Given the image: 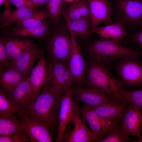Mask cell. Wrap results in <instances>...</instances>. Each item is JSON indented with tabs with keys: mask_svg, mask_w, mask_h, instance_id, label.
<instances>
[{
	"mask_svg": "<svg viewBox=\"0 0 142 142\" xmlns=\"http://www.w3.org/2000/svg\"><path fill=\"white\" fill-rule=\"evenodd\" d=\"M63 94L54 91L49 80L35 100L21 110L29 117L40 121L52 130L58 122L60 102Z\"/></svg>",
	"mask_w": 142,
	"mask_h": 142,
	"instance_id": "obj_1",
	"label": "cell"
},
{
	"mask_svg": "<svg viewBox=\"0 0 142 142\" xmlns=\"http://www.w3.org/2000/svg\"><path fill=\"white\" fill-rule=\"evenodd\" d=\"M106 65L91 60L87 64L84 81L88 87L118 100L124 88L121 82L113 75Z\"/></svg>",
	"mask_w": 142,
	"mask_h": 142,
	"instance_id": "obj_2",
	"label": "cell"
},
{
	"mask_svg": "<svg viewBox=\"0 0 142 142\" xmlns=\"http://www.w3.org/2000/svg\"><path fill=\"white\" fill-rule=\"evenodd\" d=\"M88 52L91 60L106 64L126 57L139 58L142 55V51L125 47L117 41L102 38L92 41Z\"/></svg>",
	"mask_w": 142,
	"mask_h": 142,
	"instance_id": "obj_3",
	"label": "cell"
},
{
	"mask_svg": "<svg viewBox=\"0 0 142 142\" xmlns=\"http://www.w3.org/2000/svg\"><path fill=\"white\" fill-rule=\"evenodd\" d=\"M113 18L122 24L130 34L142 28V2L135 0H114Z\"/></svg>",
	"mask_w": 142,
	"mask_h": 142,
	"instance_id": "obj_4",
	"label": "cell"
},
{
	"mask_svg": "<svg viewBox=\"0 0 142 142\" xmlns=\"http://www.w3.org/2000/svg\"><path fill=\"white\" fill-rule=\"evenodd\" d=\"M79 109L80 115L88 123L97 142H101L118 124V120L100 116L89 107L84 105Z\"/></svg>",
	"mask_w": 142,
	"mask_h": 142,
	"instance_id": "obj_5",
	"label": "cell"
},
{
	"mask_svg": "<svg viewBox=\"0 0 142 142\" xmlns=\"http://www.w3.org/2000/svg\"><path fill=\"white\" fill-rule=\"evenodd\" d=\"M116 70L120 78L125 84L133 86L142 85V64L139 58L129 57L120 59Z\"/></svg>",
	"mask_w": 142,
	"mask_h": 142,
	"instance_id": "obj_6",
	"label": "cell"
},
{
	"mask_svg": "<svg viewBox=\"0 0 142 142\" xmlns=\"http://www.w3.org/2000/svg\"><path fill=\"white\" fill-rule=\"evenodd\" d=\"M49 67V80L52 88L56 92L63 94L66 89L71 87L73 82L68 65L63 62L52 60Z\"/></svg>",
	"mask_w": 142,
	"mask_h": 142,
	"instance_id": "obj_7",
	"label": "cell"
},
{
	"mask_svg": "<svg viewBox=\"0 0 142 142\" xmlns=\"http://www.w3.org/2000/svg\"><path fill=\"white\" fill-rule=\"evenodd\" d=\"M72 89L71 87L66 89L62 95L58 116V125L56 141L61 142L68 124L74 118L75 103L72 97Z\"/></svg>",
	"mask_w": 142,
	"mask_h": 142,
	"instance_id": "obj_8",
	"label": "cell"
},
{
	"mask_svg": "<svg viewBox=\"0 0 142 142\" xmlns=\"http://www.w3.org/2000/svg\"><path fill=\"white\" fill-rule=\"evenodd\" d=\"M69 31L71 38V48L68 65L73 82L80 84L84 81V74L87 64L83 57L80 47L76 41L74 35L71 31Z\"/></svg>",
	"mask_w": 142,
	"mask_h": 142,
	"instance_id": "obj_9",
	"label": "cell"
},
{
	"mask_svg": "<svg viewBox=\"0 0 142 142\" xmlns=\"http://www.w3.org/2000/svg\"><path fill=\"white\" fill-rule=\"evenodd\" d=\"M75 103V115L73 121L74 128L69 133L63 135L61 142H97L95 136L86 125L85 120L80 117L78 101Z\"/></svg>",
	"mask_w": 142,
	"mask_h": 142,
	"instance_id": "obj_10",
	"label": "cell"
},
{
	"mask_svg": "<svg viewBox=\"0 0 142 142\" xmlns=\"http://www.w3.org/2000/svg\"><path fill=\"white\" fill-rule=\"evenodd\" d=\"M89 9L91 28L102 23H113L112 3L109 0H86Z\"/></svg>",
	"mask_w": 142,
	"mask_h": 142,
	"instance_id": "obj_11",
	"label": "cell"
},
{
	"mask_svg": "<svg viewBox=\"0 0 142 142\" xmlns=\"http://www.w3.org/2000/svg\"><path fill=\"white\" fill-rule=\"evenodd\" d=\"M23 129L28 135L31 142H51L53 140L46 125L28 117L23 113L18 114Z\"/></svg>",
	"mask_w": 142,
	"mask_h": 142,
	"instance_id": "obj_12",
	"label": "cell"
},
{
	"mask_svg": "<svg viewBox=\"0 0 142 142\" xmlns=\"http://www.w3.org/2000/svg\"><path fill=\"white\" fill-rule=\"evenodd\" d=\"M50 77L49 64H48L43 54L39 58L29 77L32 89V95L28 103L35 100L41 89L49 80Z\"/></svg>",
	"mask_w": 142,
	"mask_h": 142,
	"instance_id": "obj_13",
	"label": "cell"
},
{
	"mask_svg": "<svg viewBox=\"0 0 142 142\" xmlns=\"http://www.w3.org/2000/svg\"><path fill=\"white\" fill-rule=\"evenodd\" d=\"M71 48L70 35L63 31L56 33L50 40L48 49L52 60L63 62L68 65Z\"/></svg>",
	"mask_w": 142,
	"mask_h": 142,
	"instance_id": "obj_14",
	"label": "cell"
},
{
	"mask_svg": "<svg viewBox=\"0 0 142 142\" xmlns=\"http://www.w3.org/2000/svg\"><path fill=\"white\" fill-rule=\"evenodd\" d=\"M77 101L89 108L109 102H117L113 97L96 90L87 87H77L72 89Z\"/></svg>",
	"mask_w": 142,
	"mask_h": 142,
	"instance_id": "obj_15",
	"label": "cell"
},
{
	"mask_svg": "<svg viewBox=\"0 0 142 142\" xmlns=\"http://www.w3.org/2000/svg\"><path fill=\"white\" fill-rule=\"evenodd\" d=\"M42 54V50L35 46L2 67L14 68L23 75L28 76L31 73L34 63Z\"/></svg>",
	"mask_w": 142,
	"mask_h": 142,
	"instance_id": "obj_16",
	"label": "cell"
},
{
	"mask_svg": "<svg viewBox=\"0 0 142 142\" xmlns=\"http://www.w3.org/2000/svg\"><path fill=\"white\" fill-rule=\"evenodd\" d=\"M121 125L122 128L129 135L138 138L141 136L142 113L141 111L129 105L126 110Z\"/></svg>",
	"mask_w": 142,
	"mask_h": 142,
	"instance_id": "obj_17",
	"label": "cell"
},
{
	"mask_svg": "<svg viewBox=\"0 0 142 142\" xmlns=\"http://www.w3.org/2000/svg\"><path fill=\"white\" fill-rule=\"evenodd\" d=\"M0 41L4 45L10 62L35 47L33 41L30 39L3 38Z\"/></svg>",
	"mask_w": 142,
	"mask_h": 142,
	"instance_id": "obj_18",
	"label": "cell"
},
{
	"mask_svg": "<svg viewBox=\"0 0 142 142\" xmlns=\"http://www.w3.org/2000/svg\"><path fill=\"white\" fill-rule=\"evenodd\" d=\"M27 76L14 68L0 67V89L8 95Z\"/></svg>",
	"mask_w": 142,
	"mask_h": 142,
	"instance_id": "obj_19",
	"label": "cell"
},
{
	"mask_svg": "<svg viewBox=\"0 0 142 142\" xmlns=\"http://www.w3.org/2000/svg\"><path fill=\"white\" fill-rule=\"evenodd\" d=\"M91 31L92 33L97 34L101 38L119 42L130 34L122 24L115 21L103 26L92 28Z\"/></svg>",
	"mask_w": 142,
	"mask_h": 142,
	"instance_id": "obj_20",
	"label": "cell"
},
{
	"mask_svg": "<svg viewBox=\"0 0 142 142\" xmlns=\"http://www.w3.org/2000/svg\"><path fill=\"white\" fill-rule=\"evenodd\" d=\"M31 95V86L27 76L7 96L21 110L29 103Z\"/></svg>",
	"mask_w": 142,
	"mask_h": 142,
	"instance_id": "obj_21",
	"label": "cell"
},
{
	"mask_svg": "<svg viewBox=\"0 0 142 142\" xmlns=\"http://www.w3.org/2000/svg\"><path fill=\"white\" fill-rule=\"evenodd\" d=\"M89 108L100 116L118 120L123 117L126 110L124 105L117 102L108 103Z\"/></svg>",
	"mask_w": 142,
	"mask_h": 142,
	"instance_id": "obj_22",
	"label": "cell"
},
{
	"mask_svg": "<svg viewBox=\"0 0 142 142\" xmlns=\"http://www.w3.org/2000/svg\"><path fill=\"white\" fill-rule=\"evenodd\" d=\"M23 130L17 115L0 114V135H12Z\"/></svg>",
	"mask_w": 142,
	"mask_h": 142,
	"instance_id": "obj_23",
	"label": "cell"
},
{
	"mask_svg": "<svg viewBox=\"0 0 142 142\" xmlns=\"http://www.w3.org/2000/svg\"><path fill=\"white\" fill-rule=\"evenodd\" d=\"M61 15L64 17L66 21L75 20L90 17L86 0H75L67 10L62 11Z\"/></svg>",
	"mask_w": 142,
	"mask_h": 142,
	"instance_id": "obj_24",
	"label": "cell"
},
{
	"mask_svg": "<svg viewBox=\"0 0 142 142\" xmlns=\"http://www.w3.org/2000/svg\"><path fill=\"white\" fill-rule=\"evenodd\" d=\"M48 29L47 22L36 27H23L16 26L12 28L11 33L14 36L28 37L36 38L43 37Z\"/></svg>",
	"mask_w": 142,
	"mask_h": 142,
	"instance_id": "obj_25",
	"label": "cell"
},
{
	"mask_svg": "<svg viewBox=\"0 0 142 142\" xmlns=\"http://www.w3.org/2000/svg\"><path fill=\"white\" fill-rule=\"evenodd\" d=\"M66 22L69 30L71 31L74 36L85 38L88 37L91 33L90 17L77 20L66 21Z\"/></svg>",
	"mask_w": 142,
	"mask_h": 142,
	"instance_id": "obj_26",
	"label": "cell"
},
{
	"mask_svg": "<svg viewBox=\"0 0 142 142\" xmlns=\"http://www.w3.org/2000/svg\"><path fill=\"white\" fill-rule=\"evenodd\" d=\"M118 100L124 104H128L142 111V89L132 90L123 89Z\"/></svg>",
	"mask_w": 142,
	"mask_h": 142,
	"instance_id": "obj_27",
	"label": "cell"
},
{
	"mask_svg": "<svg viewBox=\"0 0 142 142\" xmlns=\"http://www.w3.org/2000/svg\"><path fill=\"white\" fill-rule=\"evenodd\" d=\"M48 17L47 9H41L35 12L28 18L18 21L14 24L23 27L38 26L46 22Z\"/></svg>",
	"mask_w": 142,
	"mask_h": 142,
	"instance_id": "obj_28",
	"label": "cell"
},
{
	"mask_svg": "<svg viewBox=\"0 0 142 142\" xmlns=\"http://www.w3.org/2000/svg\"><path fill=\"white\" fill-rule=\"evenodd\" d=\"M36 12L34 8L22 7L17 8L14 12L0 26L4 28L20 20L27 18Z\"/></svg>",
	"mask_w": 142,
	"mask_h": 142,
	"instance_id": "obj_29",
	"label": "cell"
},
{
	"mask_svg": "<svg viewBox=\"0 0 142 142\" xmlns=\"http://www.w3.org/2000/svg\"><path fill=\"white\" fill-rule=\"evenodd\" d=\"M15 113L21 114L23 112L0 89V114L9 116Z\"/></svg>",
	"mask_w": 142,
	"mask_h": 142,
	"instance_id": "obj_30",
	"label": "cell"
},
{
	"mask_svg": "<svg viewBox=\"0 0 142 142\" xmlns=\"http://www.w3.org/2000/svg\"><path fill=\"white\" fill-rule=\"evenodd\" d=\"M129 135L118 124L101 141L102 142L131 141Z\"/></svg>",
	"mask_w": 142,
	"mask_h": 142,
	"instance_id": "obj_31",
	"label": "cell"
},
{
	"mask_svg": "<svg viewBox=\"0 0 142 142\" xmlns=\"http://www.w3.org/2000/svg\"><path fill=\"white\" fill-rule=\"evenodd\" d=\"M63 0H49L47 4V10L48 17L52 20H57L62 11Z\"/></svg>",
	"mask_w": 142,
	"mask_h": 142,
	"instance_id": "obj_32",
	"label": "cell"
},
{
	"mask_svg": "<svg viewBox=\"0 0 142 142\" xmlns=\"http://www.w3.org/2000/svg\"><path fill=\"white\" fill-rule=\"evenodd\" d=\"M29 137L24 130L12 135H0V142H30Z\"/></svg>",
	"mask_w": 142,
	"mask_h": 142,
	"instance_id": "obj_33",
	"label": "cell"
},
{
	"mask_svg": "<svg viewBox=\"0 0 142 142\" xmlns=\"http://www.w3.org/2000/svg\"><path fill=\"white\" fill-rule=\"evenodd\" d=\"M129 42L138 48L142 50V28L127 37Z\"/></svg>",
	"mask_w": 142,
	"mask_h": 142,
	"instance_id": "obj_34",
	"label": "cell"
},
{
	"mask_svg": "<svg viewBox=\"0 0 142 142\" xmlns=\"http://www.w3.org/2000/svg\"><path fill=\"white\" fill-rule=\"evenodd\" d=\"M9 4H12L17 8L22 7L34 8L35 6L29 0H7Z\"/></svg>",
	"mask_w": 142,
	"mask_h": 142,
	"instance_id": "obj_35",
	"label": "cell"
},
{
	"mask_svg": "<svg viewBox=\"0 0 142 142\" xmlns=\"http://www.w3.org/2000/svg\"><path fill=\"white\" fill-rule=\"evenodd\" d=\"M10 62L6 49L4 45L0 41V67Z\"/></svg>",
	"mask_w": 142,
	"mask_h": 142,
	"instance_id": "obj_36",
	"label": "cell"
},
{
	"mask_svg": "<svg viewBox=\"0 0 142 142\" xmlns=\"http://www.w3.org/2000/svg\"><path fill=\"white\" fill-rule=\"evenodd\" d=\"M36 7L42 6L47 4L49 0H29Z\"/></svg>",
	"mask_w": 142,
	"mask_h": 142,
	"instance_id": "obj_37",
	"label": "cell"
},
{
	"mask_svg": "<svg viewBox=\"0 0 142 142\" xmlns=\"http://www.w3.org/2000/svg\"><path fill=\"white\" fill-rule=\"evenodd\" d=\"M2 4L4 5L5 7L9 6V4L7 0H0V5H1Z\"/></svg>",
	"mask_w": 142,
	"mask_h": 142,
	"instance_id": "obj_38",
	"label": "cell"
},
{
	"mask_svg": "<svg viewBox=\"0 0 142 142\" xmlns=\"http://www.w3.org/2000/svg\"><path fill=\"white\" fill-rule=\"evenodd\" d=\"M133 142H142V136H141V137L138 138V140H137L133 141Z\"/></svg>",
	"mask_w": 142,
	"mask_h": 142,
	"instance_id": "obj_39",
	"label": "cell"
},
{
	"mask_svg": "<svg viewBox=\"0 0 142 142\" xmlns=\"http://www.w3.org/2000/svg\"><path fill=\"white\" fill-rule=\"evenodd\" d=\"M135 0L142 2V0Z\"/></svg>",
	"mask_w": 142,
	"mask_h": 142,
	"instance_id": "obj_40",
	"label": "cell"
}]
</instances>
